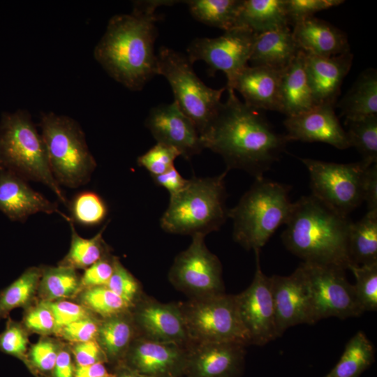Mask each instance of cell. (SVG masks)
<instances>
[{"label":"cell","mask_w":377,"mask_h":377,"mask_svg":"<svg viewBox=\"0 0 377 377\" xmlns=\"http://www.w3.org/2000/svg\"><path fill=\"white\" fill-rule=\"evenodd\" d=\"M109 221L106 222L96 235L87 239L78 235L73 221L71 219L68 221L71 231L70 249L66 256L59 262V265L75 269H85L110 253V247L103 238V234Z\"/></svg>","instance_id":"1f68e13d"},{"label":"cell","mask_w":377,"mask_h":377,"mask_svg":"<svg viewBox=\"0 0 377 377\" xmlns=\"http://www.w3.org/2000/svg\"><path fill=\"white\" fill-rule=\"evenodd\" d=\"M39 295L44 302L71 298L81 290L80 277L76 269L58 265L41 268Z\"/></svg>","instance_id":"836d02e7"},{"label":"cell","mask_w":377,"mask_h":377,"mask_svg":"<svg viewBox=\"0 0 377 377\" xmlns=\"http://www.w3.org/2000/svg\"><path fill=\"white\" fill-rule=\"evenodd\" d=\"M154 182L166 189L170 196L181 191L187 184L188 179L184 178L175 166L165 172L151 176Z\"/></svg>","instance_id":"f907efd6"},{"label":"cell","mask_w":377,"mask_h":377,"mask_svg":"<svg viewBox=\"0 0 377 377\" xmlns=\"http://www.w3.org/2000/svg\"><path fill=\"white\" fill-rule=\"evenodd\" d=\"M0 172L42 183L68 206L50 169L43 137L26 110L6 112L0 120Z\"/></svg>","instance_id":"8992f818"},{"label":"cell","mask_w":377,"mask_h":377,"mask_svg":"<svg viewBox=\"0 0 377 377\" xmlns=\"http://www.w3.org/2000/svg\"><path fill=\"white\" fill-rule=\"evenodd\" d=\"M131 313L139 337L187 347L191 343L180 302L161 303L143 295Z\"/></svg>","instance_id":"2e32d148"},{"label":"cell","mask_w":377,"mask_h":377,"mask_svg":"<svg viewBox=\"0 0 377 377\" xmlns=\"http://www.w3.org/2000/svg\"><path fill=\"white\" fill-rule=\"evenodd\" d=\"M133 307L144 295L138 280L116 257L112 274L105 286Z\"/></svg>","instance_id":"ab89813d"},{"label":"cell","mask_w":377,"mask_h":377,"mask_svg":"<svg viewBox=\"0 0 377 377\" xmlns=\"http://www.w3.org/2000/svg\"><path fill=\"white\" fill-rule=\"evenodd\" d=\"M285 0H242L237 27L256 34L288 27Z\"/></svg>","instance_id":"83f0119b"},{"label":"cell","mask_w":377,"mask_h":377,"mask_svg":"<svg viewBox=\"0 0 377 377\" xmlns=\"http://www.w3.org/2000/svg\"><path fill=\"white\" fill-rule=\"evenodd\" d=\"M46 302H47L54 316V334L73 321L93 315V313L82 304L72 302L60 300Z\"/></svg>","instance_id":"c3c4849f"},{"label":"cell","mask_w":377,"mask_h":377,"mask_svg":"<svg viewBox=\"0 0 377 377\" xmlns=\"http://www.w3.org/2000/svg\"><path fill=\"white\" fill-rule=\"evenodd\" d=\"M188 247L175 257L168 273L171 284L189 299L225 293L222 265L205 242V235L192 237Z\"/></svg>","instance_id":"7c38bea8"},{"label":"cell","mask_w":377,"mask_h":377,"mask_svg":"<svg viewBox=\"0 0 377 377\" xmlns=\"http://www.w3.org/2000/svg\"><path fill=\"white\" fill-rule=\"evenodd\" d=\"M39 126L58 184L74 188L88 183L97 164L78 123L50 112L41 114Z\"/></svg>","instance_id":"52a82bcc"},{"label":"cell","mask_w":377,"mask_h":377,"mask_svg":"<svg viewBox=\"0 0 377 377\" xmlns=\"http://www.w3.org/2000/svg\"><path fill=\"white\" fill-rule=\"evenodd\" d=\"M145 125L156 142L175 148L186 160L200 154L204 149L193 123L175 101L151 108Z\"/></svg>","instance_id":"ac0fdd59"},{"label":"cell","mask_w":377,"mask_h":377,"mask_svg":"<svg viewBox=\"0 0 377 377\" xmlns=\"http://www.w3.org/2000/svg\"><path fill=\"white\" fill-rule=\"evenodd\" d=\"M364 201L368 211H377V164L371 165L367 170L364 185Z\"/></svg>","instance_id":"816d5d0a"},{"label":"cell","mask_w":377,"mask_h":377,"mask_svg":"<svg viewBox=\"0 0 377 377\" xmlns=\"http://www.w3.org/2000/svg\"><path fill=\"white\" fill-rule=\"evenodd\" d=\"M180 306L191 343L233 342L249 346L235 295L188 299Z\"/></svg>","instance_id":"9c48e42d"},{"label":"cell","mask_w":377,"mask_h":377,"mask_svg":"<svg viewBox=\"0 0 377 377\" xmlns=\"http://www.w3.org/2000/svg\"><path fill=\"white\" fill-rule=\"evenodd\" d=\"M292 34L299 48L307 54L330 57L350 52L346 34L314 16L295 24Z\"/></svg>","instance_id":"cb8c5ba5"},{"label":"cell","mask_w":377,"mask_h":377,"mask_svg":"<svg viewBox=\"0 0 377 377\" xmlns=\"http://www.w3.org/2000/svg\"><path fill=\"white\" fill-rule=\"evenodd\" d=\"M246 346L233 342L191 343L188 346L186 377H239Z\"/></svg>","instance_id":"d6986e66"},{"label":"cell","mask_w":377,"mask_h":377,"mask_svg":"<svg viewBox=\"0 0 377 377\" xmlns=\"http://www.w3.org/2000/svg\"><path fill=\"white\" fill-rule=\"evenodd\" d=\"M228 170L214 177H193L179 193L170 196L160 219L166 232L191 235L218 231L228 218L225 178Z\"/></svg>","instance_id":"5b68a950"},{"label":"cell","mask_w":377,"mask_h":377,"mask_svg":"<svg viewBox=\"0 0 377 377\" xmlns=\"http://www.w3.org/2000/svg\"><path fill=\"white\" fill-rule=\"evenodd\" d=\"M334 108L332 105H320L301 114L286 117L283 121L286 138L288 142H324L339 149L350 147Z\"/></svg>","instance_id":"ffe728a7"},{"label":"cell","mask_w":377,"mask_h":377,"mask_svg":"<svg viewBox=\"0 0 377 377\" xmlns=\"http://www.w3.org/2000/svg\"><path fill=\"white\" fill-rule=\"evenodd\" d=\"M353 60V54L350 51L330 57L306 54V71L318 105L335 107L343 81L352 66Z\"/></svg>","instance_id":"7402d4cb"},{"label":"cell","mask_w":377,"mask_h":377,"mask_svg":"<svg viewBox=\"0 0 377 377\" xmlns=\"http://www.w3.org/2000/svg\"><path fill=\"white\" fill-rule=\"evenodd\" d=\"M184 2L198 21L225 31L236 27L242 0H188Z\"/></svg>","instance_id":"d6a6232c"},{"label":"cell","mask_w":377,"mask_h":377,"mask_svg":"<svg viewBox=\"0 0 377 377\" xmlns=\"http://www.w3.org/2000/svg\"><path fill=\"white\" fill-rule=\"evenodd\" d=\"M348 249L351 265L377 263V211H367L360 221H352Z\"/></svg>","instance_id":"f546056e"},{"label":"cell","mask_w":377,"mask_h":377,"mask_svg":"<svg viewBox=\"0 0 377 377\" xmlns=\"http://www.w3.org/2000/svg\"><path fill=\"white\" fill-rule=\"evenodd\" d=\"M227 91L226 101L200 135L203 148L219 154L228 171L239 169L255 179L263 177L279 161L288 141L259 110L241 101L234 90Z\"/></svg>","instance_id":"6da1fadb"},{"label":"cell","mask_w":377,"mask_h":377,"mask_svg":"<svg viewBox=\"0 0 377 377\" xmlns=\"http://www.w3.org/2000/svg\"><path fill=\"white\" fill-rule=\"evenodd\" d=\"M52 371V377H74L75 367L68 350H60Z\"/></svg>","instance_id":"f5cc1de1"},{"label":"cell","mask_w":377,"mask_h":377,"mask_svg":"<svg viewBox=\"0 0 377 377\" xmlns=\"http://www.w3.org/2000/svg\"><path fill=\"white\" fill-rule=\"evenodd\" d=\"M139 337L131 310L101 319L96 340L108 362L121 364L133 341Z\"/></svg>","instance_id":"4316f807"},{"label":"cell","mask_w":377,"mask_h":377,"mask_svg":"<svg viewBox=\"0 0 377 377\" xmlns=\"http://www.w3.org/2000/svg\"><path fill=\"white\" fill-rule=\"evenodd\" d=\"M29 332L47 336L55 332V320L47 302L41 301L29 308L24 314L22 323Z\"/></svg>","instance_id":"ee69618b"},{"label":"cell","mask_w":377,"mask_h":377,"mask_svg":"<svg viewBox=\"0 0 377 377\" xmlns=\"http://www.w3.org/2000/svg\"><path fill=\"white\" fill-rule=\"evenodd\" d=\"M375 361V347L363 331L356 332L332 370L324 377H360Z\"/></svg>","instance_id":"4dcf8cb0"},{"label":"cell","mask_w":377,"mask_h":377,"mask_svg":"<svg viewBox=\"0 0 377 377\" xmlns=\"http://www.w3.org/2000/svg\"><path fill=\"white\" fill-rule=\"evenodd\" d=\"M0 211L12 221L24 222L38 212L57 213L67 221L71 220L57 203L32 189L26 180L6 172H0Z\"/></svg>","instance_id":"44dd1931"},{"label":"cell","mask_w":377,"mask_h":377,"mask_svg":"<svg viewBox=\"0 0 377 377\" xmlns=\"http://www.w3.org/2000/svg\"><path fill=\"white\" fill-rule=\"evenodd\" d=\"M42 270L32 267L0 291V319L8 318L10 312L27 306L38 288Z\"/></svg>","instance_id":"e575fe53"},{"label":"cell","mask_w":377,"mask_h":377,"mask_svg":"<svg viewBox=\"0 0 377 377\" xmlns=\"http://www.w3.org/2000/svg\"><path fill=\"white\" fill-rule=\"evenodd\" d=\"M256 255V271L250 286L235 295L238 313L247 334L249 345L264 346L278 338L271 278L260 264V251Z\"/></svg>","instance_id":"5bb4252c"},{"label":"cell","mask_w":377,"mask_h":377,"mask_svg":"<svg viewBox=\"0 0 377 377\" xmlns=\"http://www.w3.org/2000/svg\"><path fill=\"white\" fill-rule=\"evenodd\" d=\"M100 322L93 314L66 325L55 334L73 343L96 339Z\"/></svg>","instance_id":"bcb514c9"},{"label":"cell","mask_w":377,"mask_h":377,"mask_svg":"<svg viewBox=\"0 0 377 377\" xmlns=\"http://www.w3.org/2000/svg\"><path fill=\"white\" fill-rule=\"evenodd\" d=\"M28 334L22 323L8 317L5 329L0 333V350L27 362Z\"/></svg>","instance_id":"b9f144b4"},{"label":"cell","mask_w":377,"mask_h":377,"mask_svg":"<svg viewBox=\"0 0 377 377\" xmlns=\"http://www.w3.org/2000/svg\"><path fill=\"white\" fill-rule=\"evenodd\" d=\"M270 278L278 337L290 327L315 324L308 281L302 264L289 276L272 275Z\"/></svg>","instance_id":"9a60e30c"},{"label":"cell","mask_w":377,"mask_h":377,"mask_svg":"<svg viewBox=\"0 0 377 377\" xmlns=\"http://www.w3.org/2000/svg\"><path fill=\"white\" fill-rule=\"evenodd\" d=\"M355 279L353 285L357 300L364 312L377 311V263L350 265Z\"/></svg>","instance_id":"f35d334b"},{"label":"cell","mask_w":377,"mask_h":377,"mask_svg":"<svg viewBox=\"0 0 377 377\" xmlns=\"http://www.w3.org/2000/svg\"><path fill=\"white\" fill-rule=\"evenodd\" d=\"M346 119L377 114V71L367 68L337 103Z\"/></svg>","instance_id":"f1b7e54d"},{"label":"cell","mask_w":377,"mask_h":377,"mask_svg":"<svg viewBox=\"0 0 377 377\" xmlns=\"http://www.w3.org/2000/svg\"><path fill=\"white\" fill-rule=\"evenodd\" d=\"M71 220L87 226L101 223L108 212L104 200L94 191H84L79 193L68 204Z\"/></svg>","instance_id":"74e56055"},{"label":"cell","mask_w":377,"mask_h":377,"mask_svg":"<svg viewBox=\"0 0 377 377\" xmlns=\"http://www.w3.org/2000/svg\"><path fill=\"white\" fill-rule=\"evenodd\" d=\"M103 377H116L115 374H108V375L103 376Z\"/></svg>","instance_id":"9f6ffc18"},{"label":"cell","mask_w":377,"mask_h":377,"mask_svg":"<svg viewBox=\"0 0 377 377\" xmlns=\"http://www.w3.org/2000/svg\"><path fill=\"white\" fill-rule=\"evenodd\" d=\"M115 258L109 253L85 269L80 277L81 288L105 286L112 274Z\"/></svg>","instance_id":"7dc6e473"},{"label":"cell","mask_w":377,"mask_h":377,"mask_svg":"<svg viewBox=\"0 0 377 377\" xmlns=\"http://www.w3.org/2000/svg\"><path fill=\"white\" fill-rule=\"evenodd\" d=\"M300 50L289 27L256 34L249 63L282 71Z\"/></svg>","instance_id":"484cf974"},{"label":"cell","mask_w":377,"mask_h":377,"mask_svg":"<svg viewBox=\"0 0 377 377\" xmlns=\"http://www.w3.org/2000/svg\"><path fill=\"white\" fill-rule=\"evenodd\" d=\"M177 2L135 1L131 13L117 14L109 20L94 54L115 81L131 91H140L157 75L154 43L158 17L155 11L158 6Z\"/></svg>","instance_id":"7a4b0ae2"},{"label":"cell","mask_w":377,"mask_h":377,"mask_svg":"<svg viewBox=\"0 0 377 377\" xmlns=\"http://www.w3.org/2000/svg\"><path fill=\"white\" fill-rule=\"evenodd\" d=\"M281 73L265 66L248 65L235 79L232 89L239 91L244 103L251 108L281 112Z\"/></svg>","instance_id":"603a6c76"},{"label":"cell","mask_w":377,"mask_h":377,"mask_svg":"<svg viewBox=\"0 0 377 377\" xmlns=\"http://www.w3.org/2000/svg\"><path fill=\"white\" fill-rule=\"evenodd\" d=\"M317 105L306 71V54L300 50L281 73V112L286 117H294Z\"/></svg>","instance_id":"d4e9b609"},{"label":"cell","mask_w":377,"mask_h":377,"mask_svg":"<svg viewBox=\"0 0 377 377\" xmlns=\"http://www.w3.org/2000/svg\"><path fill=\"white\" fill-rule=\"evenodd\" d=\"M256 33L237 27L225 31L216 38H196L186 49L193 64L203 61L209 66V75L222 71L227 77V89H232L235 79L249 64Z\"/></svg>","instance_id":"4fadbf2b"},{"label":"cell","mask_w":377,"mask_h":377,"mask_svg":"<svg viewBox=\"0 0 377 377\" xmlns=\"http://www.w3.org/2000/svg\"><path fill=\"white\" fill-rule=\"evenodd\" d=\"M181 156L175 148L156 142L147 151L140 156L137 162L151 175H161L174 166L175 159Z\"/></svg>","instance_id":"60d3db41"},{"label":"cell","mask_w":377,"mask_h":377,"mask_svg":"<svg viewBox=\"0 0 377 377\" xmlns=\"http://www.w3.org/2000/svg\"><path fill=\"white\" fill-rule=\"evenodd\" d=\"M346 131L350 147H355L368 165L377 162V114L346 119Z\"/></svg>","instance_id":"d590c367"},{"label":"cell","mask_w":377,"mask_h":377,"mask_svg":"<svg viewBox=\"0 0 377 377\" xmlns=\"http://www.w3.org/2000/svg\"><path fill=\"white\" fill-rule=\"evenodd\" d=\"M352 221L313 195L294 202L281 235L286 248L305 263L348 269V237Z\"/></svg>","instance_id":"3957f363"},{"label":"cell","mask_w":377,"mask_h":377,"mask_svg":"<svg viewBox=\"0 0 377 377\" xmlns=\"http://www.w3.org/2000/svg\"><path fill=\"white\" fill-rule=\"evenodd\" d=\"M71 352L77 365L84 366L108 362L103 350L96 339L73 343Z\"/></svg>","instance_id":"681fc988"},{"label":"cell","mask_w":377,"mask_h":377,"mask_svg":"<svg viewBox=\"0 0 377 377\" xmlns=\"http://www.w3.org/2000/svg\"><path fill=\"white\" fill-rule=\"evenodd\" d=\"M342 0H285L289 23L295 24L317 12L343 3Z\"/></svg>","instance_id":"f6af8a7d"},{"label":"cell","mask_w":377,"mask_h":377,"mask_svg":"<svg viewBox=\"0 0 377 377\" xmlns=\"http://www.w3.org/2000/svg\"><path fill=\"white\" fill-rule=\"evenodd\" d=\"M290 190V186L264 177L255 179L238 203L228 209L234 241L246 250L260 251L290 216L294 206Z\"/></svg>","instance_id":"277c9868"},{"label":"cell","mask_w":377,"mask_h":377,"mask_svg":"<svg viewBox=\"0 0 377 377\" xmlns=\"http://www.w3.org/2000/svg\"><path fill=\"white\" fill-rule=\"evenodd\" d=\"M300 160L309 172L311 195L336 212L348 216L364 202V179L371 165L362 161L337 163Z\"/></svg>","instance_id":"30bf717a"},{"label":"cell","mask_w":377,"mask_h":377,"mask_svg":"<svg viewBox=\"0 0 377 377\" xmlns=\"http://www.w3.org/2000/svg\"><path fill=\"white\" fill-rule=\"evenodd\" d=\"M187 353L188 347L183 345L138 337L120 364L150 377H181L184 376Z\"/></svg>","instance_id":"e0dca14e"},{"label":"cell","mask_w":377,"mask_h":377,"mask_svg":"<svg viewBox=\"0 0 377 377\" xmlns=\"http://www.w3.org/2000/svg\"><path fill=\"white\" fill-rule=\"evenodd\" d=\"M314 323L330 317L356 318L364 312L347 279L346 269L333 265L303 262Z\"/></svg>","instance_id":"8fae6325"},{"label":"cell","mask_w":377,"mask_h":377,"mask_svg":"<svg viewBox=\"0 0 377 377\" xmlns=\"http://www.w3.org/2000/svg\"><path fill=\"white\" fill-rule=\"evenodd\" d=\"M156 64L157 75L168 80L174 101L200 135L215 115L226 87L215 89L205 84L194 72L186 54L168 47H159Z\"/></svg>","instance_id":"ba28073f"},{"label":"cell","mask_w":377,"mask_h":377,"mask_svg":"<svg viewBox=\"0 0 377 377\" xmlns=\"http://www.w3.org/2000/svg\"><path fill=\"white\" fill-rule=\"evenodd\" d=\"M117 369L116 377H150L135 371L123 364L117 366Z\"/></svg>","instance_id":"11a10c76"},{"label":"cell","mask_w":377,"mask_h":377,"mask_svg":"<svg viewBox=\"0 0 377 377\" xmlns=\"http://www.w3.org/2000/svg\"><path fill=\"white\" fill-rule=\"evenodd\" d=\"M81 304L102 319L129 311L133 306L106 286L84 289Z\"/></svg>","instance_id":"8d00e7d4"},{"label":"cell","mask_w":377,"mask_h":377,"mask_svg":"<svg viewBox=\"0 0 377 377\" xmlns=\"http://www.w3.org/2000/svg\"><path fill=\"white\" fill-rule=\"evenodd\" d=\"M108 373L103 363L75 367L74 377H103Z\"/></svg>","instance_id":"db71d44e"},{"label":"cell","mask_w":377,"mask_h":377,"mask_svg":"<svg viewBox=\"0 0 377 377\" xmlns=\"http://www.w3.org/2000/svg\"><path fill=\"white\" fill-rule=\"evenodd\" d=\"M61 349L59 342L43 336L30 348L26 362H29L40 372L51 371Z\"/></svg>","instance_id":"7bdbcfd3"}]
</instances>
